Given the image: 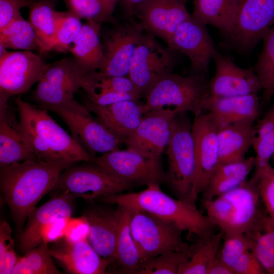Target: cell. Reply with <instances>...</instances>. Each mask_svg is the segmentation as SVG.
<instances>
[{
	"label": "cell",
	"instance_id": "ee69618b",
	"mask_svg": "<svg viewBox=\"0 0 274 274\" xmlns=\"http://www.w3.org/2000/svg\"><path fill=\"white\" fill-rule=\"evenodd\" d=\"M86 98L91 102L100 106L110 105L123 100L138 101L139 98L131 94L118 92L110 90L96 88L84 89Z\"/></svg>",
	"mask_w": 274,
	"mask_h": 274
},
{
	"label": "cell",
	"instance_id": "9c48e42d",
	"mask_svg": "<svg viewBox=\"0 0 274 274\" xmlns=\"http://www.w3.org/2000/svg\"><path fill=\"white\" fill-rule=\"evenodd\" d=\"M84 74L74 58L65 57L49 63L32 98L39 107L47 110L70 106L77 101L74 94L81 88Z\"/></svg>",
	"mask_w": 274,
	"mask_h": 274
},
{
	"label": "cell",
	"instance_id": "4fadbf2b",
	"mask_svg": "<svg viewBox=\"0 0 274 274\" xmlns=\"http://www.w3.org/2000/svg\"><path fill=\"white\" fill-rule=\"evenodd\" d=\"M92 162L136 186L160 185L165 182L161 157L146 156L127 149H118L95 156Z\"/></svg>",
	"mask_w": 274,
	"mask_h": 274
},
{
	"label": "cell",
	"instance_id": "8992f818",
	"mask_svg": "<svg viewBox=\"0 0 274 274\" xmlns=\"http://www.w3.org/2000/svg\"><path fill=\"white\" fill-rule=\"evenodd\" d=\"M209 81L205 75L182 76L170 73L157 81L145 95L144 114L173 106L178 112H190L197 117L203 113L210 96Z\"/></svg>",
	"mask_w": 274,
	"mask_h": 274
},
{
	"label": "cell",
	"instance_id": "4316f807",
	"mask_svg": "<svg viewBox=\"0 0 274 274\" xmlns=\"http://www.w3.org/2000/svg\"><path fill=\"white\" fill-rule=\"evenodd\" d=\"M101 24L86 20L68 50L84 74L99 71L103 65L104 53L99 39Z\"/></svg>",
	"mask_w": 274,
	"mask_h": 274
},
{
	"label": "cell",
	"instance_id": "ab89813d",
	"mask_svg": "<svg viewBox=\"0 0 274 274\" xmlns=\"http://www.w3.org/2000/svg\"><path fill=\"white\" fill-rule=\"evenodd\" d=\"M268 273L274 274V225L269 218L263 232L254 239L252 250Z\"/></svg>",
	"mask_w": 274,
	"mask_h": 274
},
{
	"label": "cell",
	"instance_id": "ac0fdd59",
	"mask_svg": "<svg viewBox=\"0 0 274 274\" xmlns=\"http://www.w3.org/2000/svg\"><path fill=\"white\" fill-rule=\"evenodd\" d=\"M176 109H162L145 113L135 130L124 141L127 149L143 155L161 157L171 135Z\"/></svg>",
	"mask_w": 274,
	"mask_h": 274
},
{
	"label": "cell",
	"instance_id": "cb8c5ba5",
	"mask_svg": "<svg viewBox=\"0 0 274 274\" xmlns=\"http://www.w3.org/2000/svg\"><path fill=\"white\" fill-rule=\"evenodd\" d=\"M83 216L90 226L89 242L100 256L110 260L113 264L119 220L118 206L116 209L91 208L86 211Z\"/></svg>",
	"mask_w": 274,
	"mask_h": 274
},
{
	"label": "cell",
	"instance_id": "7c38bea8",
	"mask_svg": "<svg viewBox=\"0 0 274 274\" xmlns=\"http://www.w3.org/2000/svg\"><path fill=\"white\" fill-rule=\"evenodd\" d=\"M274 25V0H236L232 30L227 37L231 47L251 51Z\"/></svg>",
	"mask_w": 274,
	"mask_h": 274
},
{
	"label": "cell",
	"instance_id": "b9f144b4",
	"mask_svg": "<svg viewBox=\"0 0 274 274\" xmlns=\"http://www.w3.org/2000/svg\"><path fill=\"white\" fill-rule=\"evenodd\" d=\"M9 223L3 220L0 223V273L12 274L19 257L14 250V241Z\"/></svg>",
	"mask_w": 274,
	"mask_h": 274
},
{
	"label": "cell",
	"instance_id": "e0dca14e",
	"mask_svg": "<svg viewBox=\"0 0 274 274\" xmlns=\"http://www.w3.org/2000/svg\"><path fill=\"white\" fill-rule=\"evenodd\" d=\"M190 61L192 74L205 75L217 52L206 25L190 17L181 23L167 43Z\"/></svg>",
	"mask_w": 274,
	"mask_h": 274
},
{
	"label": "cell",
	"instance_id": "277c9868",
	"mask_svg": "<svg viewBox=\"0 0 274 274\" xmlns=\"http://www.w3.org/2000/svg\"><path fill=\"white\" fill-rule=\"evenodd\" d=\"M207 215L225 234L243 233L252 239L264 230L268 218L258 182L252 178L232 190L201 201Z\"/></svg>",
	"mask_w": 274,
	"mask_h": 274
},
{
	"label": "cell",
	"instance_id": "7a4b0ae2",
	"mask_svg": "<svg viewBox=\"0 0 274 274\" xmlns=\"http://www.w3.org/2000/svg\"><path fill=\"white\" fill-rule=\"evenodd\" d=\"M18 112L17 129L38 159L48 162H92L89 154L48 114L47 110L15 99Z\"/></svg>",
	"mask_w": 274,
	"mask_h": 274
},
{
	"label": "cell",
	"instance_id": "2e32d148",
	"mask_svg": "<svg viewBox=\"0 0 274 274\" xmlns=\"http://www.w3.org/2000/svg\"><path fill=\"white\" fill-rule=\"evenodd\" d=\"M48 65L32 51H9L0 58V97L8 99L27 92Z\"/></svg>",
	"mask_w": 274,
	"mask_h": 274
},
{
	"label": "cell",
	"instance_id": "f6af8a7d",
	"mask_svg": "<svg viewBox=\"0 0 274 274\" xmlns=\"http://www.w3.org/2000/svg\"><path fill=\"white\" fill-rule=\"evenodd\" d=\"M234 274L268 273L252 250L242 255L231 266Z\"/></svg>",
	"mask_w": 274,
	"mask_h": 274
},
{
	"label": "cell",
	"instance_id": "d6a6232c",
	"mask_svg": "<svg viewBox=\"0 0 274 274\" xmlns=\"http://www.w3.org/2000/svg\"><path fill=\"white\" fill-rule=\"evenodd\" d=\"M0 43L7 48L38 51L40 42L29 22L21 16L0 29Z\"/></svg>",
	"mask_w": 274,
	"mask_h": 274
},
{
	"label": "cell",
	"instance_id": "f907efd6",
	"mask_svg": "<svg viewBox=\"0 0 274 274\" xmlns=\"http://www.w3.org/2000/svg\"><path fill=\"white\" fill-rule=\"evenodd\" d=\"M146 0H119L127 21L135 20L134 18L139 7Z\"/></svg>",
	"mask_w": 274,
	"mask_h": 274
},
{
	"label": "cell",
	"instance_id": "83f0119b",
	"mask_svg": "<svg viewBox=\"0 0 274 274\" xmlns=\"http://www.w3.org/2000/svg\"><path fill=\"white\" fill-rule=\"evenodd\" d=\"M255 132L254 121L218 126L220 164L244 158L246 153L253 145Z\"/></svg>",
	"mask_w": 274,
	"mask_h": 274
},
{
	"label": "cell",
	"instance_id": "e575fe53",
	"mask_svg": "<svg viewBox=\"0 0 274 274\" xmlns=\"http://www.w3.org/2000/svg\"><path fill=\"white\" fill-rule=\"evenodd\" d=\"M49 253L48 244L42 242L19 257L12 274H59Z\"/></svg>",
	"mask_w": 274,
	"mask_h": 274
},
{
	"label": "cell",
	"instance_id": "d590c367",
	"mask_svg": "<svg viewBox=\"0 0 274 274\" xmlns=\"http://www.w3.org/2000/svg\"><path fill=\"white\" fill-rule=\"evenodd\" d=\"M262 40L263 47L256 65L255 73L261 83L263 97L267 101L274 94V25Z\"/></svg>",
	"mask_w": 274,
	"mask_h": 274
},
{
	"label": "cell",
	"instance_id": "bcb514c9",
	"mask_svg": "<svg viewBox=\"0 0 274 274\" xmlns=\"http://www.w3.org/2000/svg\"><path fill=\"white\" fill-rule=\"evenodd\" d=\"M36 0H0V29L21 16L20 10L29 7Z\"/></svg>",
	"mask_w": 274,
	"mask_h": 274
},
{
	"label": "cell",
	"instance_id": "74e56055",
	"mask_svg": "<svg viewBox=\"0 0 274 274\" xmlns=\"http://www.w3.org/2000/svg\"><path fill=\"white\" fill-rule=\"evenodd\" d=\"M83 24L72 13L61 12L54 40L48 49L59 52L68 51L79 35Z\"/></svg>",
	"mask_w": 274,
	"mask_h": 274
},
{
	"label": "cell",
	"instance_id": "484cf974",
	"mask_svg": "<svg viewBox=\"0 0 274 274\" xmlns=\"http://www.w3.org/2000/svg\"><path fill=\"white\" fill-rule=\"evenodd\" d=\"M0 168L29 159L39 160L17 129L8 106L0 108Z\"/></svg>",
	"mask_w": 274,
	"mask_h": 274
},
{
	"label": "cell",
	"instance_id": "11a10c76",
	"mask_svg": "<svg viewBox=\"0 0 274 274\" xmlns=\"http://www.w3.org/2000/svg\"><path fill=\"white\" fill-rule=\"evenodd\" d=\"M54 1H55L56 0H54Z\"/></svg>",
	"mask_w": 274,
	"mask_h": 274
},
{
	"label": "cell",
	"instance_id": "d6986e66",
	"mask_svg": "<svg viewBox=\"0 0 274 274\" xmlns=\"http://www.w3.org/2000/svg\"><path fill=\"white\" fill-rule=\"evenodd\" d=\"M213 59L215 64V73L209 81L211 96L244 95L257 93L262 90L260 81L255 72L239 67L218 51Z\"/></svg>",
	"mask_w": 274,
	"mask_h": 274
},
{
	"label": "cell",
	"instance_id": "f35d334b",
	"mask_svg": "<svg viewBox=\"0 0 274 274\" xmlns=\"http://www.w3.org/2000/svg\"><path fill=\"white\" fill-rule=\"evenodd\" d=\"M68 11L79 18L97 22H118L107 14L103 0H64Z\"/></svg>",
	"mask_w": 274,
	"mask_h": 274
},
{
	"label": "cell",
	"instance_id": "836d02e7",
	"mask_svg": "<svg viewBox=\"0 0 274 274\" xmlns=\"http://www.w3.org/2000/svg\"><path fill=\"white\" fill-rule=\"evenodd\" d=\"M252 146L256 153L252 176L256 177L270 165L269 160L274 154V108L267 113L256 128Z\"/></svg>",
	"mask_w": 274,
	"mask_h": 274
},
{
	"label": "cell",
	"instance_id": "816d5d0a",
	"mask_svg": "<svg viewBox=\"0 0 274 274\" xmlns=\"http://www.w3.org/2000/svg\"><path fill=\"white\" fill-rule=\"evenodd\" d=\"M107 13L108 15L111 18H114L112 14L115 10V7L119 0H103Z\"/></svg>",
	"mask_w": 274,
	"mask_h": 274
},
{
	"label": "cell",
	"instance_id": "ffe728a7",
	"mask_svg": "<svg viewBox=\"0 0 274 274\" xmlns=\"http://www.w3.org/2000/svg\"><path fill=\"white\" fill-rule=\"evenodd\" d=\"M185 5L180 0H146L135 17L147 32L167 44L179 26L191 16Z\"/></svg>",
	"mask_w": 274,
	"mask_h": 274
},
{
	"label": "cell",
	"instance_id": "5bb4252c",
	"mask_svg": "<svg viewBox=\"0 0 274 274\" xmlns=\"http://www.w3.org/2000/svg\"><path fill=\"white\" fill-rule=\"evenodd\" d=\"M144 34L143 25L135 20L114 25L104 38V61L98 71L107 76H128L132 57Z\"/></svg>",
	"mask_w": 274,
	"mask_h": 274
},
{
	"label": "cell",
	"instance_id": "44dd1931",
	"mask_svg": "<svg viewBox=\"0 0 274 274\" xmlns=\"http://www.w3.org/2000/svg\"><path fill=\"white\" fill-rule=\"evenodd\" d=\"M57 195L29 215L27 225L19 237V248L24 253L36 248L42 242V229L48 224L61 217H71L76 198L68 191L56 193Z\"/></svg>",
	"mask_w": 274,
	"mask_h": 274
},
{
	"label": "cell",
	"instance_id": "4dcf8cb0",
	"mask_svg": "<svg viewBox=\"0 0 274 274\" xmlns=\"http://www.w3.org/2000/svg\"><path fill=\"white\" fill-rule=\"evenodd\" d=\"M54 0H36L29 7V20L41 44L40 54L48 53L57 28L61 12L54 9Z\"/></svg>",
	"mask_w": 274,
	"mask_h": 274
},
{
	"label": "cell",
	"instance_id": "f546056e",
	"mask_svg": "<svg viewBox=\"0 0 274 274\" xmlns=\"http://www.w3.org/2000/svg\"><path fill=\"white\" fill-rule=\"evenodd\" d=\"M236 10V0H194L190 15L206 25L216 27L227 37L232 30Z\"/></svg>",
	"mask_w": 274,
	"mask_h": 274
},
{
	"label": "cell",
	"instance_id": "5b68a950",
	"mask_svg": "<svg viewBox=\"0 0 274 274\" xmlns=\"http://www.w3.org/2000/svg\"><path fill=\"white\" fill-rule=\"evenodd\" d=\"M186 113L178 112L173 119L166 150L165 183L177 198L196 203L193 197L196 160L192 124Z\"/></svg>",
	"mask_w": 274,
	"mask_h": 274
},
{
	"label": "cell",
	"instance_id": "603a6c76",
	"mask_svg": "<svg viewBox=\"0 0 274 274\" xmlns=\"http://www.w3.org/2000/svg\"><path fill=\"white\" fill-rule=\"evenodd\" d=\"M83 102L90 112L96 115L97 120L123 143L137 128L145 114L143 105L133 100L100 106L85 97Z\"/></svg>",
	"mask_w": 274,
	"mask_h": 274
},
{
	"label": "cell",
	"instance_id": "1f68e13d",
	"mask_svg": "<svg viewBox=\"0 0 274 274\" xmlns=\"http://www.w3.org/2000/svg\"><path fill=\"white\" fill-rule=\"evenodd\" d=\"M224 234L221 230L216 234L199 237V241L190 247V257L181 266L178 274H206L211 261L219 251Z\"/></svg>",
	"mask_w": 274,
	"mask_h": 274
},
{
	"label": "cell",
	"instance_id": "7dc6e473",
	"mask_svg": "<svg viewBox=\"0 0 274 274\" xmlns=\"http://www.w3.org/2000/svg\"><path fill=\"white\" fill-rule=\"evenodd\" d=\"M90 233V226L83 215L79 218H70L63 238L69 242L87 239Z\"/></svg>",
	"mask_w": 274,
	"mask_h": 274
},
{
	"label": "cell",
	"instance_id": "f1b7e54d",
	"mask_svg": "<svg viewBox=\"0 0 274 274\" xmlns=\"http://www.w3.org/2000/svg\"><path fill=\"white\" fill-rule=\"evenodd\" d=\"M117 206L119 210V220L115 258L113 264L119 273L138 274L141 260L130 227L133 210L125 206Z\"/></svg>",
	"mask_w": 274,
	"mask_h": 274
},
{
	"label": "cell",
	"instance_id": "30bf717a",
	"mask_svg": "<svg viewBox=\"0 0 274 274\" xmlns=\"http://www.w3.org/2000/svg\"><path fill=\"white\" fill-rule=\"evenodd\" d=\"M177 52L161 45L154 35L145 33L133 53L128 75L141 96H145L157 81L172 73Z\"/></svg>",
	"mask_w": 274,
	"mask_h": 274
},
{
	"label": "cell",
	"instance_id": "7402d4cb",
	"mask_svg": "<svg viewBox=\"0 0 274 274\" xmlns=\"http://www.w3.org/2000/svg\"><path fill=\"white\" fill-rule=\"evenodd\" d=\"M51 257L68 272L75 274H102L112 262L100 256L88 239L69 242L63 238L59 245L49 249Z\"/></svg>",
	"mask_w": 274,
	"mask_h": 274
},
{
	"label": "cell",
	"instance_id": "db71d44e",
	"mask_svg": "<svg viewBox=\"0 0 274 274\" xmlns=\"http://www.w3.org/2000/svg\"><path fill=\"white\" fill-rule=\"evenodd\" d=\"M180 1H181L182 3H183L184 4H185L188 0H180Z\"/></svg>",
	"mask_w": 274,
	"mask_h": 274
},
{
	"label": "cell",
	"instance_id": "d4e9b609",
	"mask_svg": "<svg viewBox=\"0 0 274 274\" xmlns=\"http://www.w3.org/2000/svg\"><path fill=\"white\" fill-rule=\"evenodd\" d=\"M259 106L257 93L225 97L210 95L205 110L221 126L243 121L254 122L259 114Z\"/></svg>",
	"mask_w": 274,
	"mask_h": 274
},
{
	"label": "cell",
	"instance_id": "c3c4849f",
	"mask_svg": "<svg viewBox=\"0 0 274 274\" xmlns=\"http://www.w3.org/2000/svg\"><path fill=\"white\" fill-rule=\"evenodd\" d=\"M70 218H58L43 227L40 234L42 242L48 244L62 239L65 236L67 224Z\"/></svg>",
	"mask_w": 274,
	"mask_h": 274
},
{
	"label": "cell",
	"instance_id": "8fae6325",
	"mask_svg": "<svg viewBox=\"0 0 274 274\" xmlns=\"http://www.w3.org/2000/svg\"><path fill=\"white\" fill-rule=\"evenodd\" d=\"M48 110L58 115L69 128L72 136L92 156L118 150L123 141L98 120L94 119L87 107L77 101L68 107Z\"/></svg>",
	"mask_w": 274,
	"mask_h": 274
},
{
	"label": "cell",
	"instance_id": "8d00e7d4",
	"mask_svg": "<svg viewBox=\"0 0 274 274\" xmlns=\"http://www.w3.org/2000/svg\"><path fill=\"white\" fill-rule=\"evenodd\" d=\"M190 256L188 253L178 251L160 254L142 262L138 274H178Z\"/></svg>",
	"mask_w": 274,
	"mask_h": 274
},
{
	"label": "cell",
	"instance_id": "6da1fadb",
	"mask_svg": "<svg viewBox=\"0 0 274 274\" xmlns=\"http://www.w3.org/2000/svg\"><path fill=\"white\" fill-rule=\"evenodd\" d=\"M72 164L29 159L1 168V191L18 228L52 191L60 173Z\"/></svg>",
	"mask_w": 274,
	"mask_h": 274
},
{
	"label": "cell",
	"instance_id": "3957f363",
	"mask_svg": "<svg viewBox=\"0 0 274 274\" xmlns=\"http://www.w3.org/2000/svg\"><path fill=\"white\" fill-rule=\"evenodd\" d=\"M97 200L145 212L172 223L182 231L198 237L214 233L216 227L207 215L198 210L196 203L171 197L162 190L159 184H149L139 192L121 193Z\"/></svg>",
	"mask_w": 274,
	"mask_h": 274
},
{
	"label": "cell",
	"instance_id": "f5cc1de1",
	"mask_svg": "<svg viewBox=\"0 0 274 274\" xmlns=\"http://www.w3.org/2000/svg\"><path fill=\"white\" fill-rule=\"evenodd\" d=\"M7 49L3 44L0 43V58L4 57L8 53L9 51Z\"/></svg>",
	"mask_w": 274,
	"mask_h": 274
},
{
	"label": "cell",
	"instance_id": "9a60e30c",
	"mask_svg": "<svg viewBox=\"0 0 274 274\" xmlns=\"http://www.w3.org/2000/svg\"><path fill=\"white\" fill-rule=\"evenodd\" d=\"M218 125L209 113L195 117L192 125L196 160L193 197L196 201L220 164Z\"/></svg>",
	"mask_w": 274,
	"mask_h": 274
},
{
	"label": "cell",
	"instance_id": "681fc988",
	"mask_svg": "<svg viewBox=\"0 0 274 274\" xmlns=\"http://www.w3.org/2000/svg\"><path fill=\"white\" fill-rule=\"evenodd\" d=\"M206 274H234L232 267L221 258L220 252L211 261Z\"/></svg>",
	"mask_w": 274,
	"mask_h": 274
},
{
	"label": "cell",
	"instance_id": "ba28073f",
	"mask_svg": "<svg viewBox=\"0 0 274 274\" xmlns=\"http://www.w3.org/2000/svg\"><path fill=\"white\" fill-rule=\"evenodd\" d=\"M130 227L141 263L170 251L190 255V247L184 241L182 231L172 223L145 212L133 210Z\"/></svg>",
	"mask_w": 274,
	"mask_h": 274
},
{
	"label": "cell",
	"instance_id": "7bdbcfd3",
	"mask_svg": "<svg viewBox=\"0 0 274 274\" xmlns=\"http://www.w3.org/2000/svg\"><path fill=\"white\" fill-rule=\"evenodd\" d=\"M252 178L258 182L261 200L270 221L274 225V168L270 165Z\"/></svg>",
	"mask_w": 274,
	"mask_h": 274
},
{
	"label": "cell",
	"instance_id": "60d3db41",
	"mask_svg": "<svg viewBox=\"0 0 274 274\" xmlns=\"http://www.w3.org/2000/svg\"><path fill=\"white\" fill-rule=\"evenodd\" d=\"M220 254L222 259L231 267L245 252L252 250L254 240L243 233L225 234Z\"/></svg>",
	"mask_w": 274,
	"mask_h": 274
},
{
	"label": "cell",
	"instance_id": "52a82bcc",
	"mask_svg": "<svg viewBox=\"0 0 274 274\" xmlns=\"http://www.w3.org/2000/svg\"><path fill=\"white\" fill-rule=\"evenodd\" d=\"M76 163L60 173L52 191H68L75 198L93 200L121 193L136 186L94 162Z\"/></svg>",
	"mask_w": 274,
	"mask_h": 274
}]
</instances>
